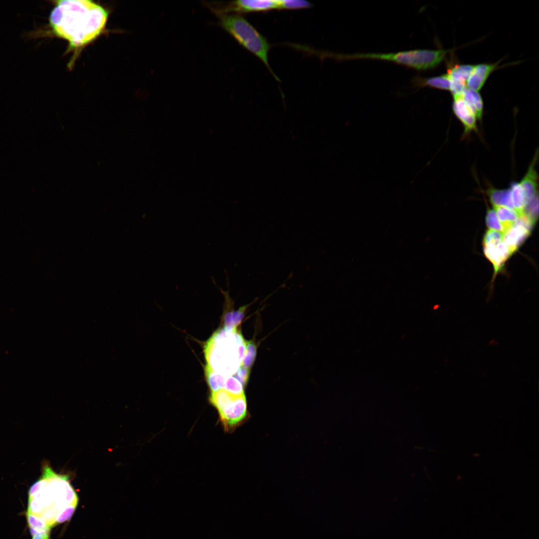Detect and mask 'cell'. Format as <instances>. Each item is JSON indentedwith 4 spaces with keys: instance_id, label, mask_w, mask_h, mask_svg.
Masks as SVG:
<instances>
[{
    "instance_id": "1",
    "label": "cell",
    "mask_w": 539,
    "mask_h": 539,
    "mask_svg": "<svg viewBox=\"0 0 539 539\" xmlns=\"http://www.w3.org/2000/svg\"><path fill=\"white\" fill-rule=\"evenodd\" d=\"M107 18L106 9L91 0H58L50 12L49 26L51 33L68 41L71 48H78L99 35Z\"/></svg>"
},
{
    "instance_id": "2",
    "label": "cell",
    "mask_w": 539,
    "mask_h": 539,
    "mask_svg": "<svg viewBox=\"0 0 539 539\" xmlns=\"http://www.w3.org/2000/svg\"><path fill=\"white\" fill-rule=\"evenodd\" d=\"M42 471L29 490L27 513L39 517L51 529L58 511L67 505H77L78 498L67 475L56 473L47 463Z\"/></svg>"
},
{
    "instance_id": "3",
    "label": "cell",
    "mask_w": 539,
    "mask_h": 539,
    "mask_svg": "<svg viewBox=\"0 0 539 539\" xmlns=\"http://www.w3.org/2000/svg\"><path fill=\"white\" fill-rule=\"evenodd\" d=\"M247 342L236 329L216 331L204 347L207 364L212 369L232 376L241 366Z\"/></svg>"
},
{
    "instance_id": "4",
    "label": "cell",
    "mask_w": 539,
    "mask_h": 539,
    "mask_svg": "<svg viewBox=\"0 0 539 539\" xmlns=\"http://www.w3.org/2000/svg\"><path fill=\"white\" fill-rule=\"evenodd\" d=\"M219 24L240 44L257 56L277 80L269 62L270 45L267 39L243 16L238 13L216 14Z\"/></svg>"
},
{
    "instance_id": "5",
    "label": "cell",
    "mask_w": 539,
    "mask_h": 539,
    "mask_svg": "<svg viewBox=\"0 0 539 539\" xmlns=\"http://www.w3.org/2000/svg\"><path fill=\"white\" fill-rule=\"evenodd\" d=\"M448 49H413L390 53H355L338 54L339 59H375L395 62L418 70L434 68L444 60Z\"/></svg>"
},
{
    "instance_id": "6",
    "label": "cell",
    "mask_w": 539,
    "mask_h": 539,
    "mask_svg": "<svg viewBox=\"0 0 539 539\" xmlns=\"http://www.w3.org/2000/svg\"><path fill=\"white\" fill-rule=\"evenodd\" d=\"M224 429L231 432L246 419L247 405L244 394H231L222 407L217 411Z\"/></svg>"
},
{
    "instance_id": "7",
    "label": "cell",
    "mask_w": 539,
    "mask_h": 539,
    "mask_svg": "<svg viewBox=\"0 0 539 539\" xmlns=\"http://www.w3.org/2000/svg\"><path fill=\"white\" fill-rule=\"evenodd\" d=\"M211 11L216 14H228L231 12L248 13L265 11L278 8L279 0H239L227 4L207 3Z\"/></svg>"
},
{
    "instance_id": "8",
    "label": "cell",
    "mask_w": 539,
    "mask_h": 539,
    "mask_svg": "<svg viewBox=\"0 0 539 539\" xmlns=\"http://www.w3.org/2000/svg\"><path fill=\"white\" fill-rule=\"evenodd\" d=\"M452 110L463 126V138H466L472 132L478 131V119L461 96L453 97Z\"/></svg>"
},
{
    "instance_id": "9",
    "label": "cell",
    "mask_w": 539,
    "mask_h": 539,
    "mask_svg": "<svg viewBox=\"0 0 539 539\" xmlns=\"http://www.w3.org/2000/svg\"><path fill=\"white\" fill-rule=\"evenodd\" d=\"M474 65L458 64L448 70L447 74L450 82V90L453 97L461 95L466 86Z\"/></svg>"
},
{
    "instance_id": "10",
    "label": "cell",
    "mask_w": 539,
    "mask_h": 539,
    "mask_svg": "<svg viewBox=\"0 0 539 539\" xmlns=\"http://www.w3.org/2000/svg\"><path fill=\"white\" fill-rule=\"evenodd\" d=\"M530 230L516 223L503 232V242L507 245L512 255L530 235Z\"/></svg>"
},
{
    "instance_id": "11",
    "label": "cell",
    "mask_w": 539,
    "mask_h": 539,
    "mask_svg": "<svg viewBox=\"0 0 539 539\" xmlns=\"http://www.w3.org/2000/svg\"><path fill=\"white\" fill-rule=\"evenodd\" d=\"M498 63H482L474 65L467 83V87L476 91L484 86L488 77L498 67Z\"/></svg>"
},
{
    "instance_id": "12",
    "label": "cell",
    "mask_w": 539,
    "mask_h": 539,
    "mask_svg": "<svg viewBox=\"0 0 539 539\" xmlns=\"http://www.w3.org/2000/svg\"><path fill=\"white\" fill-rule=\"evenodd\" d=\"M538 155V152H537L526 174L519 182L528 203L538 195V175L535 169Z\"/></svg>"
},
{
    "instance_id": "13",
    "label": "cell",
    "mask_w": 539,
    "mask_h": 539,
    "mask_svg": "<svg viewBox=\"0 0 539 539\" xmlns=\"http://www.w3.org/2000/svg\"><path fill=\"white\" fill-rule=\"evenodd\" d=\"M486 257L492 263L496 274L502 267L503 264L512 255L507 245L502 241L497 246L494 247H484Z\"/></svg>"
},
{
    "instance_id": "14",
    "label": "cell",
    "mask_w": 539,
    "mask_h": 539,
    "mask_svg": "<svg viewBox=\"0 0 539 539\" xmlns=\"http://www.w3.org/2000/svg\"><path fill=\"white\" fill-rule=\"evenodd\" d=\"M413 86L422 88L428 86L441 90H450V82L447 74L431 77H414L411 81Z\"/></svg>"
},
{
    "instance_id": "15",
    "label": "cell",
    "mask_w": 539,
    "mask_h": 539,
    "mask_svg": "<svg viewBox=\"0 0 539 539\" xmlns=\"http://www.w3.org/2000/svg\"><path fill=\"white\" fill-rule=\"evenodd\" d=\"M461 96L476 114L478 119L481 120L484 104L480 94L478 91L466 87L462 92Z\"/></svg>"
},
{
    "instance_id": "16",
    "label": "cell",
    "mask_w": 539,
    "mask_h": 539,
    "mask_svg": "<svg viewBox=\"0 0 539 539\" xmlns=\"http://www.w3.org/2000/svg\"><path fill=\"white\" fill-rule=\"evenodd\" d=\"M486 192L493 206H502L514 209L509 188L499 189L490 186Z\"/></svg>"
},
{
    "instance_id": "17",
    "label": "cell",
    "mask_w": 539,
    "mask_h": 539,
    "mask_svg": "<svg viewBox=\"0 0 539 539\" xmlns=\"http://www.w3.org/2000/svg\"><path fill=\"white\" fill-rule=\"evenodd\" d=\"M493 207L503 232L512 226L517 220L518 213L515 209L502 206H493Z\"/></svg>"
},
{
    "instance_id": "18",
    "label": "cell",
    "mask_w": 539,
    "mask_h": 539,
    "mask_svg": "<svg viewBox=\"0 0 539 539\" xmlns=\"http://www.w3.org/2000/svg\"><path fill=\"white\" fill-rule=\"evenodd\" d=\"M509 189L514 209L518 214L522 213L528 204L525 195L519 182H513Z\"/></svg>"
},
{
    "instance_id": "19",
    "label": "cell",
    "mask_w": 539,
    "mask_h": 539,
    "mask_svg": "<svg viewBox=\"0 0 539 539\" xmlns=\"http://www.w3.org/2000/svg\"><path fill=\"white\" fill-rule=\"evenodd\" d=\"M205 372L208 386L212 392L224 388L228 376L212 369L207 365L205 366Z\"/></svg>"
},
{
    "instance_id": "20",
    "label": "cell",
    "mask_w": 539,
    "mask_h": 539,
    "mask_svg": "<svg viewBox=\"0 0 539 539\" xmlns=\"http://www.w3.org/2000/svg\"><path fill=\"white\" fill-rule=\"evenodd\" d=\"M248 306H244L236 311L227 312L225 314L224 327L227 329H236L241 323L244 315V311Z\"/></svg>"
},
{
    "instance_id": "21",
    "label": "cell",
    "mask_w": 539,
    "mask_h": 539,
    "mask_svg": "<svg viewBox=\"0 0 539 539\" xmlns=\"http://www.w3.org/2000/svg\"><path fill=\"white\" fill-rule=\"evenodd\" d=\"M502 241V233L497 231L489 230L483 239L484 247H494Z\"/></svg>"
},
{
    "instance_id": "22",
    "label": "cell",
    "mask_w": 539,
    "mask_h": 539,
    "mask_svg": "<svg viewBox=\"0 0 539 539\" xmlns=\"http://www.w3.org/2000/svg\"><path fill=\"white\" fill-rule=\"evenodd\" d=\"M311 3L303 0H279L278 9H300L311 7Z\"/></svg>"
},
{
    "instance_id": "23",
    "label": "cell",
    "mask_w": 539,
    "mask_h": 539,
    "mask_svg": "<svg viewBox=\"0 0 539 539\" xmlns=\"http://www.w3.org/2000/svg\"><path fill=\"white\" fill-rule=\"evenodd\" d=\"M224 389L235 395L244 394V386L237 379L232 376L227 377Z\"/></svg>"
},
{
    "instance_id": "24",
    "label": "cell",
    "mask_w": 539,
    "mask_h": 539,
    "mask_svg": "<svg viewBox=\"0 0 539 539\" xmlns=\"http://www.w3.org/2000/svg\"><path fill=\"white\" fill-rule=\"evenodd\" d=\"M256 355V347L252 342L246 343V352L241 366L248 369L250 368L255 360Z\"/></svg>"
},
{
    "instance_id": "25",
    "label": "cell",
    "mask_w": 539,
    "mask_h": 539,
    "mask_svg": "<svg viewBox=\"0 0 539 539\" xmlns=\"http://www.w3.org/2000/svg\"><path fill=\"white\" fill-rule=\"evenodd\" d=\"M77 505H69L61 509L57 513L55 520L54 526L70 520Z\"/></svg>"
},
{
    "instance_id": "26",
    "label": "cell",
    "mask_w": 539,
    "mask_h": 539,
    "mask_svg": "<svg viewBox=\"0 0 539 539\" xmlns=\"http://www.w3.org/2000/svg\"><path fill=\"white\" fill-rule=\"evenodd\" d=\"M538 195L532 199L526 206L524 213L535 223L538 217L539 200Z\"/></svg>"
},
{
    "instance_id": "27",
    "label": "cell",
    "mask_w": 539,
    "mask_h": 539,
    "mask_svg": "<svg viewBox=\"0 0 539 539\" xmlns=\"http://www.w3.org/2000/svg\"><path fill=\"white\" fill-rule=\"evenodd\" d=\"M486 222L487 226L488 228L491 229V230L497 231L498 232L501 231L502 233L503 232V229L498 219L494 210L492 209L488 210L486 217Z\"/></svg>"
},
{
    "instance_id": "28",
    "label": "cell",
    "mask_w": 539,
    "mask_h": 539,
    "mask_svg": "<svg viewBox=\"0 0 539 539\" xmlns=\"http://www.w3.org/2000/svg\"><path fill=\"white\" fill-rule=\"evenodd\" d=\"M249 370L242 366H241L238 371L234 374L235 378L237 379L244 386L247 382L249 376Z\"/></svg>"
},
{
    "instance_id": "29",
    "label": "cell",
    "mask_w": 539,
    "mask_h": 539,
    "mask_svg": "<svg viewBox=\"0 0 539 539\" xmlns=\"http://www.w3.org/2000/svg\"><path fill=\"white\" fill-rule=\"evenodd\" d=\"M50 531L45 532L33 536L32 539H49Z\"/></svg>"
}]
</instances>
